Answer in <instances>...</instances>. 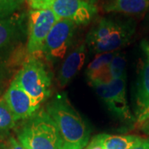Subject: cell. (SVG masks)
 Instances as JSON below:
<instances>
[{
	"label": "cell",
	"mask_w": 149,
	"mask_h": 149,
	"mask_svg": "<svg viewBox=\"0 0 149 149\" xmlns=\"http://www.w3.org/2000/svg\"><path fill=\"white\" fill-rule=\"evenodd\" d=\"M0 149H26L14 137H8L0 143Z\"/></svg>",
	"instance_id": "obj_20"
},
{
	"label": "cell",
	"mask_w": 149,
	"mask_h": 149,
	"mask_svg": "<svg viewBox=\"0 0 149 149\" xmlns=\"http://www.w3.org/2000/svg\"><path fill=\"white\" fill-rule=\"evenodd\" d=\"M109 74L112 80L126 78V59L122 53H114L109 65Z\"/></svg>",
	"instance_id": "obj_17"
},
{
	"label": "cell",
	"mask_w": 149,
	"mask_h": 149,
	"mask_svg": "<svg viewBox=\"0 0 149 149\" xmlns=\"http://www.w3.org/2000/svg\"><path fill=\"white\" fill-rule=\"evenodd\" d=\"M75 24L65 19H60L48 33L44 43L42 56L50 61L64 58L72 42Z\"/></svg>",
	"instance_id": "obj_8"
},
{
	"label": "cell",
	"mask_w": 149,
	"mask_h": 149,
	"mask_svg": "<svg viewBox=\"0 0 149 149\" xmlns=\"http://www.w3.org/2000/svg\"><path fill=\"white\" fill-rule=\"evenodd\" d=\"M46 110L57 126L61 149H84L88 145L91 129L65 93L54 96Z\"/></svg>",
	"instance_id": "obj_1"
},
{
	"label": "cell",
	"mask_w": 149,
	"mask_h": 149,
	"mask_svg": "<svg viewBox=\"0 0 149 149\" xmlns=\"http://www.w3.org/2000/svg\"><path fill=\"white\" fill-rule=\"evenodd\" d=\"M149 8V0H110L104 6L106 13L137 15Z\"/></svg>",
	"instance_id": "obj_14"
},
{
	"label": "cell",
	"mask_w": 149,
	"mask_h": 149,
	"mask_svg": "<svg viewBox=\"0 0 149 149\" xmlns=\"http://www.w3.org/2000/svg\"><path fill=\"white\" fill-rule=\"evenodd\" d=\"M25 17L14 13L0 17V64L15 53L22 45L27 29L25 28Z\"/></svg>",
	"instance_id": "obj_7"
},
{
	"label": "cell",
	"mask_w": 149,
	"mask_h": 149,
	"mask_svg": "<svg viewBox=\"0 0 149 149\" xmlns=\"http://www.w3.org/2000/svg\"><path fill=\"white\" fill-rule=\"evenodd\" d=\"M60 20L50 8L31 10L27 18V52L29 56L40 57L48 33Z\"/></svg>",
	"instance_id": "obj_5"
},
{
	"label": "cell",
	"mask_w": 149,
	"mask_h": 149,
	"mask_svg": "<svg viewBox=\"0 0 149 149\" xmlns=\"http://www.w3.org/2000/svg\"><path fill=\"white\" fill-rule=\"evenodd\" d=\"M139 137L134 135H109L103 133L105 149H131Z\"/></svg>",
	"instance_id": "obj_15"
},
{
	"label": "cell",
	"mask_w": 149,
	"mask_h": 149,
	"mask_svg": "<svg viewBox=\"0 0 149 149\" xmlns=\"http://www.w3.org/2000/svg\"><path fill=\"white\" fill-rule=\"evenodd\" d=\"M85 1H86V2H88V3H91V4H95V3H97L99 0H85Z\"/></svg>",
	"instance_id": "obj_24"
},
{
	"label": "cell",
	"mask_w": 149,
	"mask_h": 149,
	"mask_svg": "<svg viewBox=\"0 0 149 149\" xmlns=\"http://www.w3.org/2000/svg\"><path fill=\"white\" fill-rule=\"evenodd\" d=\"M143 47L144 51L147 52V54L149 55V43L147 42H144L143 43Z\"/></svg>",
	"instance_id": "obj_23"
},
{
	"label": "cell",
	"mask_w": 149,
	"mask_h": 149,
	"mask_svg": "<svg viewBox=\"0 0 149 149\" xmlns=\"http://www.w3.org/2000/svg\"><path fill=\"white\" fill-rule=\"evenodd\" d=\"M86 55V46L80 44L70 52L61 65L58 71V84L61 87H65L69 84L80 71L85 63Z\"/></svg>",
	"instance_id": "obj_11"
},
{
	"label": "cell",
	"mask_w": 149,
	"mask_h": 149,
	"mask_svg": "<svg viewBox=\"0 0 149 149\" xmlns=\"http://www.w3.org/2000/svg\"><path fill=\"white\" fill-rule=\"evenodd\" d=\"M24 0H0V17L16 13Z\"/></svg>",
	"instance_id": "obj_18"
},
{
	"label": "cell",
	"mask_w": 149,
	"mask_h": 149,
	"mask_svg": "<svg viewBox=\"0 0 149 149\" xmlns=\"http://www.w3.org/2000/svg\"><path fill=\"white\" fill-rule=\"evenodd\" d=\"M114 53L99 54L90 63L86 70V76L91 85L96 82L107 83L112 80L109 74V65Z\"/></svg>",
	"instance_id": "obj_13"
},
{
	"label": "cell",
	"mask_w": 149,
	"mask_h": 149,
	"mask_svg": "<svg viewBox=\"0 0 149 149\" xmlns=\"http://www.w3.org/2000/svg\"><path fill=\"white\" fill-rule=\"evenodd\" d=\"M60 19L75 25H87L97 13L96 6L85 0H55L50 7Z\"/></svg>",
	"instance_id": "obj_9"
},
{
	"label": "cell",
	"mask_w": 149,
	"mask_h": 149,
	"mask_svg": "<svg viewBox=\"0 0 149 149\" xmlns=\"http://www.w3.org/2000/svg\"><path fill=\"white\" fill-rule=\"evenodd\" d=\"M85 149H105L103 141V133L94 137Z\"/></svg>",
	"instance_id": "obj_21"
},
{
	"label": "cell",
	"mask_w": 149,
	"mask_h": 149,
	"mask_svg": "<svg viewBox=\"0 0 149 149\" xmlns=\"http://www.w3.org/2000/svg\"><path fill=\"white\" fill-rule=\"evenodd\" d=\"M55 0H27L28 6L32 10H41L50 8Z\"/></svg>",
	"instance_id": "obj_19"
},
{
	"label": "cell",
	"mask_w": 149,
	"mask_h": 149,
	"mask_svg": "<svg viewBox=\"0 0 149 149\" xmlns=\"http://www.w3.org/2000/svg\"><path fill=\"white\" fill-rule=\"evenodd\" d=\"M148 61H149V55H148Z\"/></svg>",
	"instance_id": "obj_25"
},
{
	"label": "cell",
	"mask_w": 149,
	"mask_h": 149,
	"mask_svg": "<svg viewBox=\"0 0 149 149\" xmlns=\"http://www.w3.org/2000/svg\"><path fill=\"white\" fill-rule=\"evenodd\" d=\"M149 119V61L145 63L139 76L136 95V123L142 126Z\"/></svg>",
	"instance_id": "obj_12"
},
{
	"label": "cell",
	"mask_w": 149,
	"mask_h": 149,
	"mask_svg": "<svg viewBox=\"0 0 149 149\" xmlns=\"http://www.w3.org/2000/svg\"><path fill=\"white\" fill-rule=\"evenodd\" d=\"M17 139L26 149H61L56 123L47 110L38 109L17 130Z\"/></svg>",
	"instance_id": "obj_3"
},
{
	"label": "cell",
	"mask_w": 149,
	"mask_h": 149,
	"mask_svg": "<svg viewBox=\"0 0 149 149\" xmlns=\"http://www.w3.org/2000/svg\"><path fill=\"white\" fill-rule=\"evenodd\" d=\"M134 31L135 24L132 20L104 17L91 28L85 43L91 52L97 55L115 52L130 42Z\"/></svg>",
	"instance_id": "obj_2"
},
{
	"label": "cell",
	"mask_w": 149,
	"mask_h": 149,
	"mask_svg": "<svg viewBox=\"0 0 149 149\" xmlns=\"http://www.w3.org/2000/svg\"><path fill=\"white\" fill-rule=\"evenodd\" d=\"M16 119L3 97H0V139L6 138L16 126Z\"/></svg>",
	"instance_id": "obj_16"
},
{
	"label": "cell",
	"mask_w": 149,
	"mask_h": 149,
	"mask_svg": "<svg viewBox=\"0 0 149 149\" xmlns=\"http://www.w3.org/2000/svg\"><path fill=\"white\" fill-rule=\"evenodd\" d=\"M15 78L38 109L51 95V74L40 57L29 56Z\"/></svg>",
	"instance_id": "obj_4"
},
{
	"label": "cell",
	"mask_w": 149,
	"mask_h": 149,
	"mask_svg": "<svg viewBox=\"0 0 149 149\" xmlns=\"http://www.w3.org/2000/svg\"><path fill=\"white\" fill-rule=\"evenodd\" d=\"M91 86L114 115L125 121L133 119L126 98V78L111 80L107 83L96 82Z\"/></svg>",
	"instance_id": "obj_6"
},
{
	"label": "cell",
	"mask_w": 149,
	"mask_h": 149,
	"mask_svg": "<svg viewBox=\"0 0 149 149\" xmlns=\"http://www.w3.org/2000/svg\"><path fill=\"white\" fill-rule=\"evenodd\" d=\"M3 99L16 121L27 119L39 109L15 77L5 92Z\"/></svg>",
	"instance_id": "obj_10"
},
{
	"label": "cell",
	"mask_w": 149,
	"mask_h": 149,
	"mask_svg": "<svg viewBox=\"0 0 149 149\" xmlns=\"http://www.w3.org/2000/svg\"><path fill=\"white\" fill-rule=\"evenodd\" d=\"M131 149H149V139L139 138L138 142Z\"/></svg>",
	"instance_id": "obj_22"
}]
</instances>
